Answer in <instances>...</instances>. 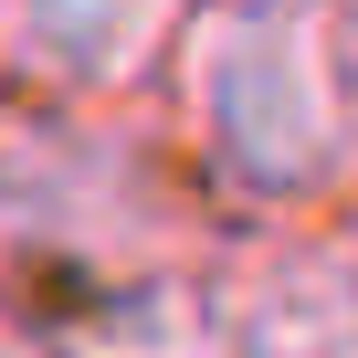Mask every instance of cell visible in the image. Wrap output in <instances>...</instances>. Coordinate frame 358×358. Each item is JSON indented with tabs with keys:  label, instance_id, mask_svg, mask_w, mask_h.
Returning a JSON list of instances; mask_svg holds the SVG:
<instances>
[{
	"label": "cell",
	"instance_id": "1",
	"mask_svg": "<svg viewBox=\"0 0 358 358\" xmlns=\"http://www.w3.org/2000/svg\"><path fill=\"white\" fill-rule=\"evenodd\" d=\"M148 106L232 232L348 211V0H190L148 74Z\"/></svg>",
	"mask_w": 358,
	"mask_h": 358
},
{
	"label": "cell",
	"instance_id": "2",
	"mask_svg": "<svg viewBox=\"0 0 358 358\" xmlns=\"http://www.w3.org/2000/svg\"><path fill=\"white\" fill-rule=\"evenodd\" d=\"M232 222L179 169L148 95H22L0 85V316L190 264Z\"/></svg>",
	"mask_w": 358,
	"mask_h": 358
},
{
	"label": "cell",
	"instance_id": "3",
	"mask_svg": "<svg viewBox=\"0 0 358 358\" xmlns=\"http://www.w3.org/2000/svg\"><path fill=\"white\" fill-rule=\"evenodd\" d=\"M211 358H358L348 211L222 232V253H211Z\"/></svg>",
	"mask_w": 358,
	"mask_h": 358
},
{
	"label": "cell",
	"instance_id": "4",
	"mask_svg": "<svg viewBox=\"0 0 358 358\" xmlns=\"http://www.w3.org/2000/svg\"><path fill=\"white\" fill-rule=\"evenodd\" d=\"M190 0H0V85L22 95H148Z\"/></svg>",
	"mask_w": 358,
	"mask_h": 358
},
{
	"label": "cell",
	"instance_id": "5",
	"mask_svg": "<svg viewBox=\"0 0 358 358\" xmlns=\"http://www.w3.org/2000/svg\"><path fill=\"white\" fill-rule=\"evenodd\" d=\"M211 253L53 295V306H32L11 327L32 337V358H211Z\"/></svg>",
	"mask_w": 358,
	"mask_h": 358
},
{
	"label": "cell",
	"instance_id": "6",
	"mask_svg": "<svg viewBox=\"0 0 358 358\" xmlns=\"http://www.w3.org/2000/svg\"><path fill=\"white\" fill-rule=\"evenodd\" d=\"M0 358H32V337H22V327H11V316H0Z\"/></svg>",
	"mask_w": 358,
	"mask_h": 358
}]
</instances>
